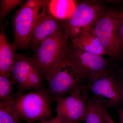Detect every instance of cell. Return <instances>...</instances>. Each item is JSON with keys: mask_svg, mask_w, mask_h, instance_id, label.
<instances>
[{"mask_svg": "<svg viewBox=\"0 0 123 123\" xmlns=\"http://www.w3.org/2000/svg\"><path fill=\"white\" fill-rule=\"evenodd\" d=\"M71 40L64 31H58L34 51L33 63L43 78L50 77L65 65Z\"/></svg>", "mask_w": 123, "mask_h": 123, "instance_id": "cell-1", "label": "cell"}, {"mask_svg": "<svg viewBox=\"0 0 123 123\" xmlns=\"http://www.w3.org/2000/svg\"><path fill=\"white\" fill-rule=\"evenodd\" d=\"M80 90L97 98L106 108H123V85L113 70L103 71L89 78Z\"/></svg>", "mask_w": 123, "mask_h": 123, "instance_id": "cell-2", "label": "cell"}, {"mask_svg": "<svg viewBox=\"0 0 123 123\" xmlns=\"http://www.w3.org/2000/svg\"><path fill=\"white\" fill-rule=\"evenodd\" d=\"M50 1L48 0H28L25 2L24 5L31 8H41L48 5Z\"/></svg>", "mask_w": 123, "mask_h": 123, "instance_id": "cell-20", "label": "cell"}, {"mask_svg": "<svg viewBox=\"0 0 123 123\" xmlns=\"http://www.w3.org/2000/svg\"><path fill=\"white\" fill-rule=\"evenodd\" d=\"M113 10L117 18L119 20L123 21V10Z\"/></svg>", "mask_w": 123, "mask_h": 123, "instance_id": "cell-23", "label": "cell"}, {"mask_svg": "<svg viewBox=\"0 0 123 123\" xmlns=\"http://www.w3.org/2000/svg\"><path fill=\"white\" fill-rule=\"evenodd\" d=\"M37 123H61V122L59 117L56 116L55 118L51 119L39 121Z\"/></svg>", "mask_w": 123, "mask_h": 123, "instance_id": "cell-21", "label": "cell"}, {"mask_svg": "<svg viewBox=\"0 0 123 123\" xmlns=\"http://www.w3.org/2000/svg\"><path fill=\"white\" fill-rule=\"evenodd\" d=\"M43 79H44L43 77L40 74L33 63L27 78L28 91L44 90L47 89L45 88L43 82Z\"/></svg>", "mask_w": 123, "mask_h": 123, "instance_id": "cell-17", "label": "cell"}, {"mask_svg": "<svg viewBox=\"0 0 123 123\" xmlns=\"http://www.w3.org/2000/svg\"><path fill=\"white\" fill-rule=\"evenodd\" d=\"M106 108L99 100L87 95L84 121L85 123H105Z\"/></svg>", "mask_w": 123, "mask_h": 123, "instance_id": "cell-14", "label": "cell"}, {"mask_svg": "<svg viewBox=\"0 0 123 123\" xmlns=\"http://www.w3.org/2000/svg\"><path fill=\"white\" fill-rule=\"evenodd\" d=\"M75 6V1L68 0H52L48 5L51 13L62 20H66L70 17Z\"/></svg>", "mask_w": 123, "mask_h": 123, "instance_id": "cell-15", "label": "cell"}, {"mask_svg": "<svg viewBox=\"0 0 123 123\" xmlns=\"http://www.w3.org/2000/svg\"><path fill=\"white\" fill-rule=\"evenodd\" d=\"M92 26L85 29L70 40L71 45L88 53L102 56L107 55L103 46L94 33Z\"/></svg>", "mask_w": 123, "mask_h": 123, "instance_id": "cell-11", "label": "cell"}, {"mask_svg": "<svg viewBox=\"0 0 123 123\" xmlns=\"http://www.w3.org/2000/svg\"><path fill=\"white\" fill-rule=\"evenodd\" d=\"M24 0H2L0 2V23L5 18L18 6L21 7L25 3Z\"/></svg>", "mask_w": 123, "mask_h": 123, "instance_id": "cell-19", "label": "cell"}, {"mask_svg": "<svg viewBox=\"0 0 123 123\" xmlns=\"http://www.w3.org/2000/svg\"><path fill=\"white\" fill-rule=\"evenodd\" d=\"M16 86L13 75H0V102L10 104L13 101L15 93L13 88Z\"/></svg>", "mask_w": 123, "mask_h": 123, "instance_id": "cell-16", "label": "cell"}, {"mask_svg": "<svg viewBox=\"0 0 123 123\" xmlns=\"http://www.w3.org/2000/svg\"><path fill=\"white\" fill-rule=\"evenodd\" d=\"M86 98L87 95L79 89L68 97L55 98L57 116L61 123H80L84 121Z\"/></svg>", "mask_w": 123, "mask_h": 123, "instance_id": "cell-8", "label": "cell"}, {"mask_svg": "<svg viewBox=\"0 0 123 123\" xmlns=\"http://www.w3.org/2000/svg\"><path fill=\"white\" fill-rule=\"evenodd\" d=\"M47 81V91L54 101L56 98L71 94L80 89L83 84L66 64Z\"/></svg>", "mask_w": 123, "mask_h": 123, "instance_id": "cell-10", "label": "cell"}, {"mask_svg": "<svg viewBox=\"0 0 123 123\" xmlns=\"http://www.w3.org/2000/svg\"><path fill=\"white\" fill-rule=\"evenodd\" d=\"M114 61L88 53L70 44L65 64L82 83L90 77L103 71L113 70Z\"/></svg>", "mask_w": 123, "mask_h": 123, "instance_id": "cell-5", "label": "cell"}, {"mask_svg": "<svg viewBox=\"0 0 123 123\" xmlns=\"http://www.w3.org/2000/svg\"><path fill=\"white\" fill-rule=\"evenodd\" d=\"M33 63L32 58L21 53H16L12 74L16 82L18 92L24 93L28 91L27 78Z\"/></svg>", "mask_w": 123, "mask_h": 123, "instance_id": "cell-12", "label": "cell"}, {"mask_svg": "<svg viewBox=\"0 0 123 123\" xmlns=\"http://www.w3.org/2000/svg\"><path fill=\"white\" fill-rule=\"evenodd\" d=\"M20 120L10 104L0 102V123H24Z\"/></svg>", "mask_w": 123, "mask_h": 123, "instance_id": "cell-18", "label": "cell"}, {"mask_svg": "<svg viewBox=\"0 0 123 123\" xmlns=\"http://www.w3.org/2000/svg\"><path fill=\"white\" fill-rule=\"evenodd\" d=\"M16 53L8 43L4 31L0 33V75L10 76L15 63Z\"/></svg>", "mask_w": 123, "mask_h": 123, "instance_id": "cell-13", "label": "cell"}, {"mask_svg": "<svg viewBox=\"0 0 123 123\" xmlns=\"http://www.w3.org/2000/svg\"><path fill=\"white\" fill-rule=\"evenodd\" d=\"M120 24L113 10L105 9L99 15L93 30L112 60L123 58V42Z\"/></svg>", "mask_w": 123, "mask_h": 123, "instance_id": "cell-4", "label": "cell"}, {"mask_svg": "<svg viewBox=\"0 0 123 123\" xmlns=\"http://www.w3.org/2000/svg\"><path fill=\"white\" fill-rule=\"evenodd\" d=\"M53 101L46 89L30 91L26 94L15 92L10 104L20 119L33 123L54 118L50 108Z\"/></svg>", "mask_w": 123, "mask_h": 123, "instance_id": "cell-3", "label": "cell"}, {"mask_svg": "<svg viewBox=\"0 0 123 123\" xmlns=\"http://www.w3.org/2000/svg\"><path fill=\"white\" fill-rule=\"evenodd\" d=\"M48 4L43 8L33 27L29 47L31 51H34L43 41L53 33L58 31H64L65 20L54 17L49 9Z\"/></svg>", "mask_w": 123, "mask_h": 123, "instance_id": "cell-9", "label": "cell"}, {"mask_svg": "<svg viewBox=\"0 0 123 123\" xmlns=\"http://www.w3.org/2000/svg\"><path fill=\"white\" fill-rule=\"evenodd\" d=\"M117 110L118 113L120 123H123V108H119Z\"/></svg>", "mask_w": 123, "mask_h": 123, "instance_id": "cell-24", "label": "cell"}, {"mask_svg": "<svg viewBox=\"0 0 123 123\" xmlns=\"http://www.w3.org/2000/svg\"><path fill=\"white\" fill-rule=\"evenodd\" d=\"M119 79L120 80L121 83L123 85V68H121V70H120V73L119 75Z\"/></svg>", "mask_w": 123, "mask_h": 123, "instance_id": "cell-26", "label": "cell"}, {"mask_svg": "<svg viewBox=\"0 0 123 123\" xmlns=\"http://www.w3.org/2000/svg\"><path fill=\"white\" fill-rule=\"evenodd\" d=\"M40 9L31 8L24 4L13 15L14 37L12 45L15 52L30 47L31 36Z\"/></svg>", "mask_w": 123, "mask_h": 123, "instance_id": "cell-7", "label": "cell"}, {"mask_svg": "<svg viewBox=\"0 0 123 123\" xmlns=\"http://www.w3.org/2000/svg\"><path fill=\"white\" fill-rule=\"evenodd\" d=\"M118 20L120 24V33H121V38H122V40H123V21L119 20Z\"/></svg>", "mask_w": 123, "mask_h": 123, "instance_id": "cell-25", "label": "cell"}, {"mask_svg": "<svg viewBox=\"0 0 123 123\" xmlns=\"http://www.w3.org/2000/svg\"><path fill=\"white\" fill-rule=\"evenodd\" d=\"M105 9L102 2L98 1H83L76 5L70 17L65 21L64 25V30L70 40L85 29L93 26Z\"/></svg>", "mask_w": 123, "mask_h": 123, "instance_id": "cell-6", "label": "cell"}, {"mask_svg": "<svg viewBox=\"0 0 123 123\" xmlns=\"http://www.w3.org/2000/svg\"><path fill=\"white\" fill-rule=\"evenodd\" d=\"M105 123H116L108 114L106 108L105 110Z\"/></svg>", "mask_w": 123, "mask_h": 123, "instance_id": "cell-22", "label": "cell"}]
</instances>
